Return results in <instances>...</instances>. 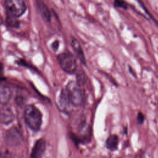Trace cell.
<instances>
[{
    "label": "cell",
    "instance_id": "8fae6325",
    "mask_svg": "<svg viewBox=\"0 0 158 158\" xmlns=\"http://www.w3.org/2000/svg\"><path fill=\"white\" fill-rule=\"evenodd\" d=\"M11 91L10 88L4 85H0V104L6 105L10 101L11 98Z\"/></svg>",
    "mask_w": 158,
    "mask_h": 158
},
{
    "label": "cell",
    "instance_id": "30bf717a",
    "mask_svg": "<svg viewBox=\"0 0 158 158\" xmlns=\"http://www.w3.org/2000/svg\"><path fill=\"white\" fill-rule=\"evenodd\" d=\"M36 6L43 20L49 22L51 19V13L48 6L41 0H36Z\"/></svg>",
    "mask_w": 158,
    "mask_h": 158
},
{
    "label": "cell",
    "instance_id": "3957f363",
    "mask_svg": "<svg viewBox=\"0 0 158 158\" xmlns=\"http://www.w3.org/2000/svg\"><path fill=\"white\" fill-rule=\"evenodd\" d=\"M57 60L60 68L66 73H74L77 70V60L75 56L69 51H65L57 56Z\"/></svg>",
    "mask_w": 158,
    "mask_h": 158
},
{
    "label": "cell",
    "instance_id": "5bb4252c",
    "mask_svg": "<svg viewBox=\"0 0 158 158\" xmlns=\"http://www.w3.org/2000/svg\"><path fill=\"white\" fill-rule=\"evenodd\" d=\"M136 120L138 123L141 124L144 122V115H143V114L141 112H139L138 115H137V117H136Z\"/></svg>",
    "mask_w": 158,
    "mask_h": 158
},
{
    "label": "cell",
    "instance_id": "277c9868",
    "mask_svg": "<svg viewBox=\"0 0 158 158\" xmlns=\"http://www.w3.org/2000/svg\"><path fill=\"white\" fill-rule=\"evenodd\" d=\"M5 5L9 15L14 18L21 17L27 9L24 0H5Z\"/></svg>",
    "mask_w": 158,
    "mask_h": 158
},
{
    "label": "cell",
    "instance_id": "ac0fdd59",
    "mask_svg": "<svg viewBox=\"0 0 158 158\" xmlns=\"http://www.w3.org/2000/svg\"><path fill=\"white\" fill-rule=\"evenodd\" d=\"M135 158H141V157H140L139 156H136Z\"/></svg>",
    "mask_w": 158,
    "mask_h": 158
},
{
    "label": "cell",
    "instance_id": "9a60e30c",
    "mask_svg": "<svg viewBox=\"0 0 158 158\" xmlns=\"http://www.w3.org/2000/svg\"><path fill=\"white\" fill-rule=\"evenodd\" d=\"M59 42L57 40H56V41H53L52 44H51V48H52V49L54 51H57V49L59 48Z\"/></svg>",
    "mask_w": 158,
    "mask_h": 158
},
{
    "label": "cell",
    "instance_id": "e0dca14e",
    "mask_svg": "<svg viewBox=\"0 0 158 158\" xmlns=\"http://www.w3.org/2000/svg\"><path fill=\"white\" fill-rule=\"evenodd\" d=\"M2 22H3V21H2V18L0 17V25H2Z\"/></svg>",
    "mask_w": 158,
    "mask_h": 158
},
{
    "label": "cell",
    "instance_id": "5b68a950",
    "mask_svg": "<svg viewBox=\"0 0 158 158\" xmlns=\"http://www.w3.org/2000/svg\"><path fill=\"white\" fill-rule=\"evenodd\" d=\"M58 107L60 110L65 113L70 112L73 107L71 103L70 99L65 88L62 89L58 98Z\"/></svg>",
    "mask_w": 158,
    "mask_h": 158
},
{
    "label": "cell",
    "instance_id": "7a4b0ae2",
    "mask_svg": "<svg viewBox=\"0 0 158 158\" xmlns=\"http://www.w3.org/2000/svg\"><path fill=\"white\" fill-rule=\"evenodd\" d=\"M73 107L81 106L85 101V92L83 87L75 81H69L65 88Z\"/></svg>",
    "mask_w": 158,
    "mask_h": 158
},
{
    "label": "cell",
    "instance_id": "ba28073f",
    "mask_svg": "<svg viewBox=\"0 0 158 158\" xmlns=\"http://www.w3.org/2000/svg\"><path fill=\"white\" fill-rule=\"evenodd\" d=\"M71 46L72 47L74 52H75L80 61L83 65H86V60L82 47L79 41L76 38H72V39L71 40Z\"/></svg>",
    "mask_w": 158,
    "mask_h": 158
},
{
    "label": "cell",
    "instance_id": "4fadbf2b",
    "mask_svg": "<svg viewBox=\"0 0 158 158\" xmlns=\"http://www.w3.org/2000/svg\"><path fill=\"white\" fill-rule=\"evenodd\" d=\"M114 6L118 8H121L123 9H127L128 4L127 3L123 0H114Z\"/></svg>",
    "mask_w": 158,
    "mask_h": 158
},
{
    "label": "cell",
    "instance_id": "52a82bcc",
    "mask_svg": "<svg viewBox=\"0 0 158 158\" xmlns=\"http://www.w3.org/2000/svg\"><path fill=\"white\" fill-rule=\"evenodd\" d=\"M46 148V144L45 140L43 139H38L32 148L30 158H42Z\"/></svg>",
    "mask_w": 158,
    "mask_h": 158
},
{
    "label": "cell",
    "instance_id": "8992f818",
    "mask_svg": "<svg viewBox=\"0 0 158 158\" xmlns=\"http://www.w3.org/2000/svg\"><path fill=\"white\" fill-rule=\"evenodd\" d=\"M5 141L10 146L19 145L22 141V136L19 131L16 128H11L5 134Z\"/></svg>",
    "mask_w": 158,
    "mask_h": 158
},
{
    "label": "cell",
    "instance_id": "7c38bea8",
    "mask_svg": "<svg viewBox=\"0 0 158 158\" xmlns=\"http://www.w3.org/2000/svg\"><path fill=\"white\" fill-rule=\"evenodd\" d=\"M118 145V137L116 135H110L106 141V148L112 151H115Z\"/></svg>",
    "mask_w": 158,
    "mask_h": 158
},
{
    "label": "cell",
    "instance_id": "2e32d148",
    "mask_svg": "<svg viewBox=\"0 0 158 158\" xmlns=\"http://www.w3.org/2000/svg\"><path fill=\"white\" fill-rule=\"evenodd\" d=\"M3 65L0 62V80L4 79L3 77Z\"/></svg>",
    "mask_w": 158,
    "mask_h": 158
},
{
    "label": "cell",
    "instance_id": "6da1fadb",
    "mask_svg": "<svg viewBox=\"0 0 158 158\" xmlns=\"http://www.w3.org/2000/svg\"><path fill=\"white\" fill-rule=\"evenodd\" d=\"M24 119L28 127L33 131H38L42 123L41 111L34 105L27 106L24 112Z\"/></svg>",
    "mask_w": 158,
    "mask_h": 158
},
{
    "label": "cell",
    "instance_id": "9c48e42d",
    "mask_svg": "<svg viewBox=\"0 0 158 158\" xmlns=\"http://www.w3.org/2000/svg\"><path fill=\"white\" fill-rule=\"evenodd\" d=\"M14 114L12 110L9 107H4L0 111V122L7 125L13 122Z\"/></svg>",
    "mask_w": 158,
    "mask_h": 158
}]
</instances>
